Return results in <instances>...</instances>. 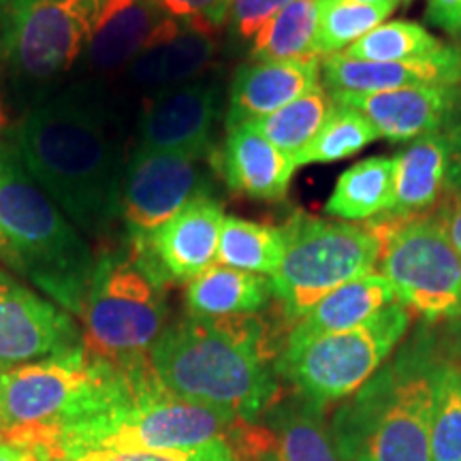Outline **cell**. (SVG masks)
Listing matches in <instances>:
<instances>
[{"label": "cell", "mask_w": 461, "mask_h": 461, "mask_svg": "<svg viewBox=\"0 0 461 461\" xmlns=\"http://www.w3.org/2000/svg\"><path fill=\"white\" fill-rule=\"evenodd\" d=\"M17 157L62 214L90 238L120 218L129 163L99 92L75 86L31 109L11 137Z\"/></svg>", "instance_id": "1"}, {"label": "cell", "mask_w": 461, "mask_h": 461, "mask_svg": "<svg viewBox=\"0 0 461 461\" xmlns=\"http://www.w3.org/2000/svg\"><path fill=\"white\" fill-rule=\"evenodd\" d=\"M276 361L267 325L255 314H188L167 325L149 350L167 391L244 420H257L282 393Z\"/></svg>", "instance_id": "2"}, {"label": "cell", "mask_w": 461, "mask_h": 461, "mask_svg": "<svg viewBox=\"0 0 461 461\" xmlns=\"http://www.w3.org/2000/svg\"><path fill=\"white\" fill-rule=\"evenodd\" d=\"M246 420L173 395L152 366L131 370L126 393L113 406L56 436L51 457L75 459L90 451H143L199 461H238Z\"/></svg>", "instance_id": "3"}, {"label": "cell", "mask_w": 461, "mask_h": 461, "mask_svg": "<svg viewBox=\"0 0 461 461\" xmlns=\"http://www.w3.org/2000/svg\"><path fill=\"white\" fill-rule=\"evenodd\" d=\"M440 363V338L420 327L393 359L346 397L330 425L342 461H431Z\"/></svg>", "instance_id": "4"}, {"label": "cell", "mask_w": 461, "mask_h": 461, "mask_svg": "<svg viewBox=\"0 0 461 461\" xmlns=\"http://www.w3.org/2000/svg\"><path fill=\"white\" fill-rule=\"evenodd\" d=\"M0 261L79 316L95 255L17 157L0 148Z\"/></svg>", "instance_id": "5"}, {"label": "cell", "mask_w": 461, "mask_h": 461, "mask_svg": "<svg viewBox=\"0 0 461 461\" xmlns=\"http://www.w3.org/2000/svg\"><path fill=\"white\" fill-rule=\"evenodd\" d=\"M132 370V367H131ZM131 370L84 348L48 357L0 374L3 438L45 447L75 423L113 406L126 393Z\"/></svg>", "instance_id": "6"}, {"label": "cell", "mask_w": 461, "mask_h": 461, "mask_svg": "<svg viewBox=\"0 0 461 461\" xmlns=\"http://www.w3.org/2000/svg\"><path fill=\"white\" fill-rule=\"evenodd\" d=\"M79 319L84 348L120 370L149 361L167 327L165 285L148 274L129 250L95 261Z\"/></svg>", "instance_id": "7"}, {"label": "cell", "mask_w": 461, "mask_h": 461, "mask_svg": "<svg viewBox=\"0 0 461 461\" xmlns=\"http://www.w3.org/2000/svg\"><path fill=\"white\" fill-rule=\"evenodd\" d=\"M408 325L411 312L395 302L355 330L310 338L288 333L276 372L293 391L327 408L357 393L384 366Z\"/></svg>", "instance_id": "8"}, {"label": "cell", "mask_w": 461, "mask_h": 461, "mask_svg": "<svg viewBox=\"0 0 461 461\" xmlns=\"http://www.w3.org/2000/svg\"><path fill=\"white\" fill-rule=\"evenodd\" d=\"M282 229L285 257L269 280L288 321L297 322L322 297L378 265L376 240L363 227L297 212Z\"/></svg>", "instance_id": "9"}, {"label": "cell", "mask_w": 461, "mask_h": 461, "mask_svg": "<svg viewBox=\"0 0 461 461\" xmlns=\"http://www.w3.org/2000/svg\"><path fill=\"white\" fill-rule=\"evenodd\" d=\"M103 0H0V58L15 79H60L88 48Z\"/></svg>", "instance_id": "10"}, {"label": "cell", "mask_w": 461, "mask_h": 461, "mask_svg": "<svg viewBox=\"0 0 461 461\" xmlns=\"http://www.w3.org/2000/svg\"><path fill=\"white\" fill-rule=\"evenodd\" d=\"M378 265L397 302L428 322L461 319V255L431 212L406 224Z\"/></svg>", "instance_id": "11"}, {"label": "cell", "mask_w": 461, "mask_h": 461, "mask_svg": "<svg viewBox=\"0 0 461 461\" xmlns=\"http://www.w3.org/2000/svg\"><path fill=\"white\" fill-rule=\"evenodd\" d=\"M205 157L137 148L129 160L120 203L126 240H140L165 224L184 205L210 194Z\"/></svg>", "instance_id": "12"}, {"label": "cell", "mask_w": 461, "mask_h": 461, "mask_svg": "<svg viewBox=\"0 0 461 461\" xmlns=\"http://www.w3.org/2000/svg\"><path fill=\"white\" fill-rule=\"evenodd\" d=\"M222 205L203 194L140 240H126L132 258L163 285L190 282L216 263Z\"/></svg>", "instance_id": "13"}, {"label": "cell", "mask_w": 461, "mask_h": 461, "mask_svg": "<svg viewBox=\"0 0 461 461\" xmlns=\"http://www.w3.org/2000/svg\"><path fill=\"white\" fill-rule=\"evenodd\" d=\"M84 344L65 308L0 272V374Z\"/></svg>", "instance_id": "14"}, {"label": "cell", "mask_w": 461, "mask_h": 461, "mask_svg": "<svg viewBox=\"0 0 461 461\" xmlns=\"http://www.w3.org/2000/svg\"><path fill=\"white\" fill-rule=\"evenodd\" d=\"M235 453L238 461H342L325 408L297 391L280 393L257 420H246Z\"/></svg>", "instance_id": "15"}, {"label": "cell", "mask_w": 461, "mask_h": 461, "mask_svg": "<svg viewBox=\"0 0 461 461\" xmlns=\"http://www.w3.org/2000/svg\"><path fill=\"white\" fill-rule=\"evenodd\" d=\"M221 115L216 82H186L154 92L140 118V148L210 157L212 135Z\"/></svg>", "instance_id": "16"}, {"label": "cell", "mask_w": 461, "mask_h": 461, "mask_svg": "<svg viewBox=\"0 0 461 461\" xmlns=\"http://www.w3.org/2000/svg\"><path fill=\"white\" fill-rule=\"evenodd\" d=\"M333 103L359 112L380 137L412 141L453 122L457 86H414L387 92H330Z\"/></svg>", "instance_id": "17"}, {"label": "cell", "mask_w": 461, "mask_h": 461, "mask_svg": "<svg viewBox=\"0 0 461 461\" xmlns=\"http://www.w3.org/2000/svg\"><path fill=\"white\" fill-rule=\"evenodd\" d=\"M322 86L330 92H387L414 86H461V48L442 45L431 54L397 62L353 60L342 54L322 58Z\"/></svg>", "instance_id": "18"}, {"label": "cell", "mask_w": 461, "mask_h": 461, "mask_svg": "<svg viewBox=\"0 0 461 461\" xmlns=\"http://www.w3.org/2000/svg\"><path fill=\"white\" fill-rule=\"evenodd\" d=\"M322 58L305 60H255L241 65L229 90V109L224 126L252 122L278 112L299 96L321 88Z\"/></svg>", "instance_id": "19"}, {"label": "cell", "mask_w": 461, "mask_h": 461, "mask_svg": "<svg viewBox=\"0 0 461 461\" xmlns=\"http://www.w3.org/2000/svg\"><path fill=\"white\" fill-rule=\"evenodd\" d=\"M214 56L216 41L212 32L199 31L176 17H165L124 67V73L137 88L160 92L193 82Z\"/></svg>", "instance_id": "20"}, {"label": "cell", "mask_w": 461, "mask_h": 461, "mask_svg": "<svg viewBox=\"0 0 461 461\" xmlns=\"http://www.w3.org/2000/svg\"><path fill=\"white\" fill-rule=\"evenodd\" d=\"M218 165L233 193L258 201L285 199L297 169L295 160L282 154L248 124L227 131Z\"/></svg>", "instance_id": "21"}, {"label": "cell", "mask_w": 461, "mask_h": 461, "mask_svg": "<svg viewBox=\"0 0 461 461\" xmlns=\"http://www.w3.org/2000/svg\"><path fill=\"white\" fill-rule=\"evenodd\" d=\"M154 0H103L84 60L95 71L124 68L165 20Z\"/></svg>", "instance_id": "22"}, {"label": "cell", "mask_w": 461, "mask_h": 461, "mask_svg": "<svg viewBox=\"0 0 461 461\" xmlns=\"http://www.w3.org/2000/svg\"><path fill=\"white\" fill-rule=\"evenodd\" d=\"M393 205L397 214H428L447 193L448 146L445 132L412 140L393 157Z\"/></svg>", "instance_id": "23"}, {"label": "cell", "mask_w": 461, "mask_h": 461, "mask_svg": "<svg viewBox=\"0 0 461 461\" xmlns=\"http://www.w3.org/2000/svg\"><path fill=\"white\" fill-rule=\"evenodd\" d=\"M395 302L393 286L383 274L361 276L338 286L319 303H314L288 333L310 338L355 330Z\"/></svg>", "instance_id": "24"}, {"label": "cell", "mask_w": 461, "mask_h": 461, "mask_svg": "<svg viewBox=\"0 0 461 461\" xmlns=\"http://www.w3.org/2000/svg\"><path fill=\"white\" fill-rule=\"evenodd\" d=\"M274 297L272 280L224 265H212L203 274L188 282V314L203 319H227V316L257 314L267 308Z\"/></svg>", "instance_id": "25"}, {"label": "cell", "mask_w": 461, "mask_h": 461, "mask_svg": "<svg viewBox=\"0 0 461 461\" xmlns=\"http://www.w3.org/2000/svg\"><path fill=\"white\" fill-rule=\"evenodd\" d=\"M393 158L359 160L338 177L325 212L339 221H370L389 212L393 205Z\"/></svg>", "instance_id": "26"}, {"label": "cell", "mask_w": 461, "mask_h": 461, "mask_svg": "<svg viewBox=\"0 0 461 461\" xmlns=\"http://www.w3.org/2000/svg\"><path fill=\"white\" fill-rule=\"evenodd\" d=\"M285 246L286 238L282 227L229 216L224 218L218 238L216 263L272 278L285 257Z\"/></svg>", "instance_id": "27"}, {"label": "cell", "mask_w": 461, "mask_h": 461, "mask_svg": "<svg viewBox=\"0 0 461 461\" xmlns=\"http://www.w3.org/2000/svg\"><path fill=\"white\" fill-rule=\"evenodd\" d=\"M333 107H336V103H333L331 95L325 90V86H321V88L299 96L297 101L288 103L278 112L246 124L265 137L274 148H278L282 154L295 158L319 135Z\"/></svg>", "instance_id": "28"}, {"label": "cell", "mask_w": 461, "mask_h": 461, "mask_svg": "<svg viewBox=\"0 0 461 461\" xmlns=\"http://www.w3.org/2000/svg\"><path fill=\"white\" fill-rule=\"evenodd\" d=\"M400 0L363 3V0H316V41L319 58L339 54L348 45L359 41L374 28L384 24Z\"/></svg>", "instance_id": "29"}, {"label": "cell", "mask_w": 461, "mask_h": 461, "mask_svg": "<svg viewBox=\"0 0 461 461\" xmlns=\"http://www.w3.org/2000/svg\"><path fill=\"white\" fill-rule=\"evenodd\" d=\"M316 20V0H293L252 39V60L319 58L314 51Z\"/></svg>", "instance_id": "30"}, {"label": "cell", "mask_w": 461, "mask_h": 461, "mask_svg": "<svg viewBox=\"0 0 461 461\" xmlns=\"http://www.w3.org/2000/svg\"><path fill=\"white\" fill-rule=\"evenodd\" d=\"M378 137L380 135L370 124V120L363 118L355 109L338 105L336 103V107H333L327 122L322 124L319 135L293 160H295L297 167L314 163H336V160H342L361 152L363 148L370 146Z\"/></svg>", "instance_id": "31"}, {"label": "cell", "mask_w": 461, "mask_h": 461, "mask_svg": "<svg viewBox=\"0 0 461 461\" xmlns=\"http://www.w3.org/2000/svg\"><path fill=\"white\" fill-rule=\"evenodd\" d=\"M442 43L417 22H384L339 54L353 60L397 62L440 50Z\"/></svg>", "instance_id": "32"}, {"label": "cell", "mask_w": 461, "mask_h": 461, "mask_svg": "<svg viewBox=\"0 0 461 461\" xmlns=\"http://www.w3.org/2000/svg\"><path fill=\"white\" fill-rule=\"evenodd\" d=\"M431 461H461V366L445 353L436 378Z\"/></svg>", "instance_id": "33"}, {"label": "cell", "mask_w": 461, "mask_h": 461, "mask_svg": "<svg viewBox=\"0 0 461 461\" xmlns=\"http://www.w3.org/2000/svg\"><path fill=\"white\" fill-rule=\"evenodd\" d=\"M165 15L188 22L199 31L214 32L229 20L230 0H154Z\"/></svg>", "instance_id": "34"}, {"label": "cell", "mask_w": 461, "mask_h": 461, "mask_svg": "<svg viewBox=\"0 0 461 461\" xmlns=\"http://www.w3.org/2000/svg\"><path fill=\"white\" fill-rule=\"evenodd\" d=\"M293 0H230V32L240 39H255Z\"/></svg>", "instance_id": "35"}, {"label": "cell", "mask_w": 461, "mask_h": 461, "mask_svg": "<svg viewBox=\"0 0 461 461\" xmlns=\"http://www.w3.org/2000/svg\"><path fill=\"white\" fill-rule=\"evenodd\" d=\"M431 214L436 216V221L445 229L448 241L461 255V190L445 194V199H440V203L431 210Z\"/></svg>", "instance_id": "36"}, {"label": "cell", "mask_w": 461, "mask_h": 461, "mask_svg": "<svg viewBox=\"0 0 461 461\" xmlns=\"http://www.w3.org/2000/svg\"><path fill=\"white\" fill-rule=\"evenodd\" d=\"M425 15L440 31L461 39V0H428Z\"/></svg>", "instance_id": "37"}, {"label": "cell", "mask_w": 461, "mask_h": 461, "mask_svg": "<svg viewBox=\"0 0 461 461\" xmlns=\"http://www.w3.org/2000/svg\"><path fill=\"white\" fill-rule=\"evenodd\" d=\"M68 461H199L180 455H160L143 451H90Z\"/></svg>", "instance_id": "38"}, {"label": "cell", "mask_w": 461, "mask_h": 461, "mask_svg": "<svg viewBox=\"0 0 461 461\" xmlns=\"http://www.w3.org/2000/svg\"><path fill=\"white\" fill-rule=\"evenodd\" d=\"M445 131L448 146L447 190H461V118H455Z\"/></svg>", "instance_id": "39"}, {"label": "cell", "mask_w": 461, "mask_h": 461, "mask_svg": "<svg viewBox=\"0 0 461 461\" xmlns=\"http://www.w3.org/2000/svg\"><path fill=\"white\" fill-rule=\"evenodd\" d=\"M50 457L51 453L45 447L26 445L9 438L0 440V461H48Z\"/></svg>", "instance_id": "40"}, {"label": "cell", "mask_w": 461, "mask_h": 461, "mask_svg": "<svg viewBox=\"0 0 461 461\" xmlns=\"http://www.w3.org/2000/svg\"><path fill=\"white\" fill-rule=\"evenodd\" d=\"M440 348L448 359L457 361L461 366V319L451 321L447 331L440 338Z\"/></svg>", "instance_id": "41"}, {"label": "cell", "mask_w": 461, "mask_h": 461, "mask_svg": "<svg viewBox=\"0 0 461 461\" xmlns=\"http://www.w3.org/2000/svg\"><path fill=\"white\" fill-rule=\"evenodd\" d=\"M9 126H11V120H9V109L5 105V96H3V90H0V148L7 146V135H9Z\"/></svg>", "instance_id": "42"}, {"label": "cell", "mask_w": 461, "mask_h": 461, "mask_svg": "<svg viewBox=\"0 0 461 461\" xmlns=\"http://www.w3.org/2000/svg\"><path fill=\"white\" fill-rule=\"evenodd\" d=\"M455 118H461V86H457V109H455Z\"/></svg>", "instance_id": "43"}, {"label": "cell", "mask_w": 461, "mask_h": 461, "mask_svg": "<svg viewBox=\"0 0 461 461\" xmlns=\"http://www.w3.org/2000/svg\"><path fill=\"white\" fill-rule=\"evenodd\" d=\"M51 461H68L67 457H51Z\"/></svg>", "instance_id": "44"}, {"label": "cell", "mask_w": 461, "mask_h": 461, "mask_svg": "<svg viewBox=\"0 0 461 461\" xmlns=\"http://www.w3.org/2000/svg\"><path fill=\"white\" fill-rule=\"evenodd\" d=\"M363 3H383V0H363Z\"/></svg>", "instance_id": "45"}, {"label": "cell", "mask_w": 461, "mask_h": 461, "mask_svg": "<svg viewBox=\"0 0 461 461\" xmlns=\"http://www.w3.org/2000/svg\"><path fill=\"white\" fill-rule=\"evenodd\" d=\"M403 3H406V5H411V3H412V0H403Z\"/></svg>", "instance_id": "46"}, {"label": "cell", "mask_w": 461, "mask_h": 461, "mask_svg": "<svg viewBox=\"0 0 461 461\" xmlns=\"http://www.w3.org/2000/svg\"><path fill=\"white\" fill-rule=\"evenodd\" d=\"M0 440H3V429H0Z\"/></svg>", "instance_id": "47"}, {"label": "cell", "mask_w": 461, "mask_h": 461, "mask_svg": "<svg viewBox=\"0 0 461 461\" xmlns=\"http://www.w3.org/2000/svg\"><path fill=\"white\" fill-rule=\"evenodd\" d=\"M48 461H51V457H50V459H48Z\"/></svg>", "instance_id": "48"}]
</instances>
